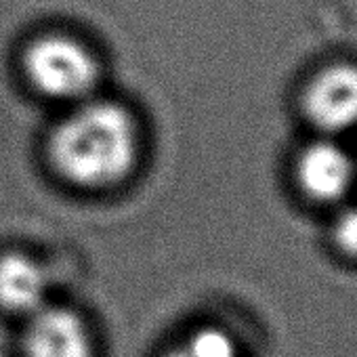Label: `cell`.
Masks as SVG:
<instances>
[{
	"label": "cell",
	"instance_id": "cell-1",
	"mask_svg": "<svg viewBox=\"0 0 357 357\" xmlns=\"http://www.w3.org/2000/svg\"><path fill=\"white\" fill-rule=\"evenodd\" d=\"M49 162L74 188L101 192L120 185L141 155L137 116L118 99L97 93L66 107L47 141Z\"/></svg>",
	"mask_w": 357,
	"mask_h": 357
},
{
	"label": "cell",
	"instance_id": "cell-2",
	"mask_svg": "<svg viewBox=\"0 0 357 357\" xmlns=\"http://www.w3.org/2000/svg\"><path fill=\"white\" fill-rule=\"evenodd\" d=\"M17 68L36 95L66 107L101 93L105 74L95 40L66 24H47L28 32L17 49Z\"/></svg>",
	"mask_w": 357,
	"mask_h": 357
},
{
	"label": "cell",
	"instance_id": "cell-3",
	"mask_svg": "<svg viewBox=\"0 0 357 357\" xmlns=\"http://www.w3.org/2000/svg\"><path fill=\"white\" fill-rule=\"evenodd\" d=\"M22 351L24 357H95V336L84 315L51 301L26 317Z\"/></svg>",
	"mask_w": 357,
	"mask_h": 357
},
{
	"label": "cell",
	"instance_id": "cell-4",
	"mask_svg": "<svg viewBox=\"0 0 357 357\" xmlns=\"http://www.w3.org/2000/svg\"><path fill=\"white\" fill-rule=\"evenodd\" d=\"M303 112L324 132L357 126V66L332 63L319 70L303 91Z\"/></svg>",
	"mask_w": 357,
	"mask_h": 357
},
{
	"label": "cell",
	"instance_id": "cell-5",
	"mask_svg": "<svg viewBox=\"0 0 357 357\" xmlns=\"http://www.w3.org/2000/svg\"><path fill=\"white\" fill-rule=\"evenodd\" d=\"M355 181V162L334 141L309 143L296 158V183L315 202H338Z\"/></svg>",
	"mask_w": 357,
	"mask_h": 357
},
{
	"label": "cell",
	"instance_id": "cell-6",
	"mask_svg": "<svg viewBox=\"0 0 357 357\" xmlns=\"http://www.w3.org/2000/svg\"><path fill=\"white\" fill-rule=\"evenodd\" d=\"M51 303V275L32 255L11 250L0 255V309L30 317Z\"/></svg>",
	"mask_w": 357,
	"mask_h": 357
},
{
	"label": "cell",
	"instance_id": "cell-7",
	"mask_svg": "<svg viewBox=\"0 0 357 357\" xmlns=\"http://www.w3.org/2000/svg\"><path fill=\"white\" fill-rule=\"evenodd\" d=\"M164 357H242V347L229 330L204 324L174 340Z\"/></svg>",
	"mask_w": 357,
	"mask_h": 357
},
{
	"label": "cell",
	"instance_id": "cell-8",
	"mask_svg": "<svg viewBox=\"0 0 357 357\" xmlns=\"http://www.w3.org/2000/svg\"><path fill=\"white\" fill-rule=\"evenodd\" d=\"M332 238L340 252L357 257V206L344 208L336 217L332 225Z\"/></svg>",
	"mask_w": 357,
	"mask_h": 357
}]
</instances>
